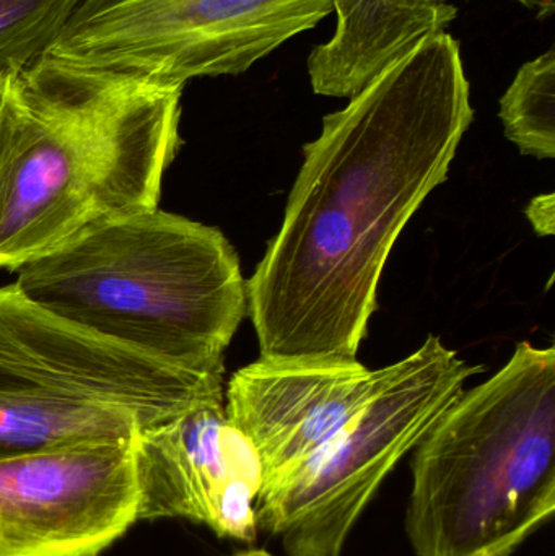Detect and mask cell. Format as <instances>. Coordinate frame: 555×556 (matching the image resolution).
<instances>
[{"label":"cell","mask_w":555,"mask_h":556,"mask_svg":"<svg viewBox=\"0 0 555 556\" xmlns=\"http://www.w3.org/2000/svg\"><path fill=\"white\" fill-rule=\"evenodd\" d=\"M331 13L332 0H81L46 54L186 85L244 74Z\"/></svg>","instance_id":"obj_7"},{"label":"cell","mask_w":555,"mask_h":556,"mask_svg":"<svg viewBox=\"0 0 555 556\" xmlns=\"http://www.w3.org/2000/svg\"><path fill=\"white\" fill-rule=\"evenodd\" d=\"M388 371L357 358L261 356L231 376L225 410L260 453L266 480L338 433L377 394Z\"/></svg>","instance_id":"obj_10"},{"label":"cell","mask_w":555,"mask_h":556,"mask_svg":"<svg viewBox=\"0 0 555 556\" xmlns=\"http://www.w3.org/2000/svg\"><path fill=\"white\" fill-rule=\"evenodd\" d=\"M416 556H512L555 511V349L518 343L414 447Z\"/></svg>","instance_id":"obj_4"},{"label":"cell","mask_w":555,"mask_h":556,"mask_svg":"<svg viewBox=\"0 0 555 556\" xmlns=\"http://www.w3.org/2000/svg\"><path fill=\"white\" fill-rule=\"evenodd\" d=\"M377 394L310 456L264 480L257 529L289 556H342L394 467L481 372L437 336L388 366Z\"/></svg>","instance_id":"obj_6"},{"label":"cell","mask_w":555,"mask_h":556,"mask_svg":"<svg viewBox=\"0 0 555 556\" xmlns=\"http://www.w3.org/2000/svg\"><path fill=\"white\" fill-rule=\"evenodd\" d=\"M234 556H273L267 554L266 551H261V548H250V551L238 552L237 555Z\"/></svg>","instance_id":"obj_17"},{"label":"cell","mask_w":555,"mask_h":556,"mask_svg":"<svg viewBox=\"0 0 555 556\" xmlns=\"http://www.w3.org/2000/svg\"><path fill=\"white\" fill-rule=\"evenodd\" d=\"M528 222L540 237H553L555 231V198L554 194L538 195L527 205Z\"/></svg>","instance_id":"obj_14"},{"label":"cell","mask_w":555,"mask_h":556,"mask_svg":"<svg viewBox=\"0 0 555 556\" xmlns=\"http://www.w3.org/2000/svg\"><path fill=\"white\" fill-rule=\"evenodd\" d=\"M137 521L134 438L0 459V556H98Z\"/></svg>","instance_id":"obj_8"},{"label":"cell","mask_w":555,"mask_h":556,"mask_svg":"<svg viewBox=\"0 0 555 556\" xmlns=\"http://www.w3.org/2000/svg\"><path fill=\"white\" fill-rule=\"evenodd\" d=\"M332 12L335 35L306 61L313 91L331 98L354 97L458 15L449 0H332Z\"/></svg>","instance_id":"obj_11"},{"label":"cell","mask_w":555,"mask_h":556,"mask_svg":"<svg viewBox=\"0 0 555 556\" xmlns=\"http://www.w3.org/2000/svg\"><path fill=\"white\" fill-rule=\"evenodd\" d=\"M140 519H186L218 538L253 542L264 466L225 410L204 402L134 437Z\"/></svg>","instance_id":"obj_9"},{"label":"cell","mask_w":555,"mask_h":556,"mask_svg":"<svg viewBox=\"0 0 555 556\" xmlns=\"http://www.w3.org/2000/svg\"><path fill=\"white\" fill-rule=\"evenodd\" d=\"M185 85L42 54L0 108V270L91 225L159 208Z\"/></svg>","instance_id":"obj_2"},{"label":"cell","mask_w":555,"mask_h":556,"mask_svg":"<svg viewBox=\"0 0 555 556\" xmlns=\"http://www.w3.org/2000/svg\"><path fill=\"white\" fill-rule=\"evenodd\" d=\"M215 399L224 376L182 371L0 287V459L127 440Z\"/></svg>","instance_id":"obj_5"},{"label":"cell","mask_w":555,"mask_h":556,"mask_svg":"<svg viewBox=\"0 0 555 556\" xmlns=\"http://www.w3.org/2000/svg\"><path fill=\"white\" fill-rule=\"evenodd\" d=\"M15 273V287L49 313L198 375L224 376L248 316L224 233L160 208L91 225Z\"/></svg>","instance_id":"obj_3"},{"label":"cell","mask_w":555,"mask_h":556,"mask_svg":"<svg viewBox=\"0 0 555 556\" xmlns=\"http://www.w3.org/2000/svg\"><path fill=\"white\" fill-rule=\"evenodd\" d=\"M517 2L524 3L528 9L537 10L540 18H547L555 10V0H517Z\"/></svg>","instance_id":"obj_15"},{"label":"cell","mask_w":555,"mask_h":556,"mask_svg":"<svg viewBox=\"0 0 555 556\" xmlns=\"http://www.w3.org/2000/svg\"><path fill=\"white\" fill-rule=\"evenodd\" d=\"M81 0H0V72L22 71L49 51Z\"/></svg>","instance_id":"obj_13"},{"label":"cell","mask_w":555,"mask_h":556,"mask_svg":"<svg viewBox=\"0 0 555 556\" xmlns=\"http://www.w3.org/2000/svg\"><path fill=\"white\" fill-rule=\"evenodd\" d=\"M10 72H0V108H2L3 94H5L7 78Z\"/></svg>","instance_id":"obj_16"},{"label":"cell","mask_w":555,"mask_h":556,"mask_svg":"<svg viewBox=\"0 0 555 556\" xmlns=\"http://www.w3.org/2000/svg\"><path fill=\"white\" fill-rule=\"evenodd\" d=\"M505 136L524 155L555 159V51L521 65L501 98Z\"/></svg>","instance_id":"obj_12"},{"label":"cell","mask_w":555,"mask_h":556,"mask_svg":"<svg viewBox=\"0 0 555 556\" xmlns=\"http://www.w3.org/2000/svg\"><path fill=\"white\" fill-rule=\"evenodd\" d=\"M459 42L430 36L323 119L247 280L263 358H357L406 225L475 119Z\"/></svg>","instance_id":"obj_1"}]
</instances>
